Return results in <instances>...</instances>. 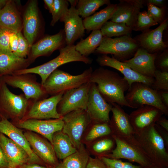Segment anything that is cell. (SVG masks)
Returning <instances> with one entry per match:
<instances>
[{
	"label": "cell",
	"mask_w": 168,
	"mask_h": 168,
	"mask_svg": "<svg viewBox=\"0 0 168 168\" xmlns=\"http://www.w3.org/2000/svg\"><path fill=\"white\" fill-rule=\"evenodd\" d=\"M146 2H147V4H151L160 7H166V1L164 0H146Z\"/></svg>",
	"instance_id": "obj_51"
},
{
	"label": "cell",
	"mask_w": 168,
	"mask_h": 168,
	"mask_svg": "<svg viewBox=\"0 0 168 168\" xmlns=\"http://www.w3.org/2000/svg\"><path fill=\"white\" fill-rule=\"evenodd\" d=\"M113 134V132L109 124L94 123L92 127L86 136L85 139L86 141L90 142Z\"/></svg>",
	"instance_id": "obj_36"
},
{
	"label": "cell",
	"mask_w": 168,
	"mask_h": 168,
	"mask_svg": "<svg viewBox=\"0 0 168 168\" xmlns=\"http://www.w3.org/2000/svg\"><path fill=\"white\" fill-rule=\"evenodd\" d=\"M0 77L7 85L21 90L28 99L37 101L46 98L48 96L32 73L13 74Z\"/></svg>",
	"instance_id": "obj_9"
},
{
	"label": "cell",
	"mask_w": 168,
	"mask_h": 168,
	"mask_svg": "<svg viewBox=\"0 0 168 168\" xmlns=\"http://www.w3.org/2000/svg\"><path fill=\"white\" fill-rule=\"evenodd\" d=\"M98 157L107 168H143L140 165H135L131 162H124L120 159L110 158L105 156Z\"/></svg>",
	"instance_id": "obj_40"
},
{
	"label": "cell",
	"mask_w": 168,
	"mask_h": 168,
	"mask_svg": "<svg viewBox=\"0 0 168 168\" xmlns=\"http://www.w3.org/2000/svg\"><path fill=\"white\" fill-rule=\"evenodd\" d=\"M52 144L57 157L59 159H64L77 150L68 136L62 130L54 133Z\"/></svg>",
	"instance_id": "obj_30"
},
{
	"label": "cell",
	"mask_w": 168,
	"mask_h": 168,
	"mask_svg": "<svg viewBox=\"0 0 168 168\" xmlns=\"http://www.w3.org/2000/svg\"><path fill=\"white\" fill-rule=\"evenodd\" d=\"M69 3L66 0H54V7L51 13L52 19L50 25L54 26L60 21L68 9Z\"/></svg>",
	"instance_id": "obj_38"
},
{
	"label": "cell",
	"mask_w": 168,
	"mask_h": 168,
	"mask_svg": "<svg viewBox=\"0 0 168 168\" xmlns=\"http://www.w3.org/2000/svg\"><path fill=\"white\" fill-rule=\"evenodd\" d=\"M1 117L0 116V119H1Z\"/></svg>",
	"instance_id": "obj_58"
},
{
	"label": "cell",
	"mask_w": 168,
	"mask_h": 168,
	"mask_svg": "<svg viewBox=\"0 0 168 168\" xmlns=\"http://www.w3.org/2000/svg\"><path fill=\"white\" fill-rule=\"evenodd\" d=\"M93 71L92 68L90 67L81 74L73 75L57 69L48 77L42 86L48 95H55L89 82Z\"/></svg>",
	"instance_id": "obj_5"
},
{
	"label": "cell",
	"mask_w": 168,
	"mask_h": 168,
	"mask_svg": "<svg viewBox=\"0 0 168 168\" xmlns=\"http://www.w3.org/2000/svg\"><path fill=\"white\" fill-rule=\"evenodd\" d=\"M9 44L11 51L15 53L17 49L18 37L16 33L12 31L9 37Z\"/></svg>",
	"instance_id": "obj_46"
},
{
	"label": "cell",
	"mask_w": 168,
	"mask_h": 168,
	"mask_svg": "<svg viewBox=\"0 0 168 168\" xmlns=\"http://www.w3.org/2000/svg\"><path fill=\"white\" fill-rule=\"evenodd\" d=\"M1 118L0 133L7 136L25 151L29 157V163H41L42 161L34 152L22 130L7 119L3 117H1Z\"/></svg>",
	"instance_id": "obj_22"
},
{
	"label": "cell",
	"mask_w": 168,
	"mask_h": 168,
	"mask_svg": "<svg viewBox=\"0 0 168 168\" xmlns=\"http://www.w3.org/2000/svg\"><path fill=\"white\" fill-rule=\"evenodd\" d=\"M157 91L162 102L168 107V91L161 90Z\"/></svg>",
	"instance_id": "obj_48"
},
{
	"label": "cell",
	"mask_w": 168,
	"mask_h": 168,
	"mask_svg": "<svg viewBox=\"0 0 168 168\" xmlns=\"http://www.w3.org/2000/svg\"><path fill=\"white\" fill-rule=\"evenodd\" d=\"M115 146V141L112 135H111L96 140L92 145V149L94 152L99 157L110 153Z\"/></svg>",
	"instance_id": "obj_35"
},
{
	"label": "cell",
	"mask_w": 168,
	"mask_h": 168,
	"mask_svg": "<svg viewBox=\"0 0 168 168\" xmlns=\"http://www.w3.org/2000/svg\"><path fill=\"white\" fill-rule=\"evenodd\" d=\"M34 101L27 99L23 93H12L0 77V116L17 122L23 120Z\"/></svg>",
	"instance_id": "obj_3"
},
{
	"label": "cell",
	"mask_w": 168,
	"mask_h": 168,
	"mask_svg": "<svg viewBox=\"0 0 168 168\" xmlns=\"http://www.w3.org/2000/svg\"><path fill=\"white\" fill-rule=\"evenodd\" d=\"M44 1L49 12L51 13L54 7V0H44Z\"/></svg>",
	"instance_id": "obj_53"
},
{
	"label": "cell",
	"mask_w": 168,
	"mask_h": 168,
	"mask_svg": "<svg viewBox=\"0 0 168 168\" xmlns=\"http://www.w3.org/2000/svg\"><path fill=\"white\" fill-rule=\"evenodd\" d=\"M68 2L70 3L71 7H75L77 5L78 2V0H68Z\"/></svg>",
	"instance_id": "obj_54"
},
{
	"label": "cell",
	"mask_w": 168,
	"mask_h": 168,
	"mask_svg": "<svg viewBox=\"0 0 168 168\" xmlns=\"http://www.w3.org/2000/svg\"><path fill=\"white\" fill-rule=\"evenodd\" d=\"M158 54L150 53L139 48L132 58L123 62L138 73L145 77L154 78L156 70L155 62Z\"/></svg>",
	"instance_id": "obj_19"
},
{
	"label": "cell",
	"mask_w": 168,
	"mask_h": 168,
	"mask_svg": "<svg viewBox=\"0 0 168 168\" xmlns=\"http://www.w3.org/2000/svg\"><path fill=\"white\" fill-rule=\"evenodd\" d=\"M147 6L148 13L158 24L162 23L166 18V7H159L150 4H147Z\"/></svg>",
	"instance_id": "obj_41"
},
{
	"label": "cell",
	"mask_w": 168,
	"mask_h": 168,
	"mask_svg": "<svg viewBox=\"0 0 168 168\" xmlns=\"http://www.w3.org/2000/svg\"><path fill=\"white\" fill-rule=\"evenodd\" d=\"M64 93L62 92L48 98L34 101L23 120L62 118L63 117L57 111V106Z\"/></svg>",
	"instance_id": "obj_14"
},
{
	"label": "cell",
	"mask_w": 168,
	"mask_h": 168,
	"mask_svg": "<svg viewBox=\"0 0 168 168\" xmlns=\"http://www.w3.org/2000/svg\"><path fill=\"white\" fill-rule=\"evenodd\" d=\"M16 34L18 37V44L17 50L14 54L19 57L25 58L29 54L30 47L29 43L21 32Z\"/></svg>",
	"instance_id": "obj_42"
},
{
	"label": "cell",
	"mask_w": 168,
	"mask_h": 168,
	"mask_svg": "<svg viewBox=\"0 0 168 168\" xmlns=\"http://www.w3.org/2000/svg\"><path fill=\"white\" fill-rule=\"evenodd\" d=\"M31 63L28 58L19 57L12 52L0 51V77L27 68Z\"/></svg>",
	"instance_id": "obj_28"
},
{
	"label": "cell",
	"mask_w": 168,
	"mask_h": 168,
	"mask_svg": "<svg viewBox=\"0 0 168 168\" xmlns=\"http://www.w3.org/2000/svg\"><path fill=\"white\" fill-rule=\"evenodd\" d=\"M59 54L55 58L42 65L20 70L13 74H36L41 79L42 85L48 77L59 66L73 62H81L86 64L92 63L91 58L82 55L75 49V45H66L59 50Z\"/></svg>",
	"instance_id": "obj_4"
},
{
	"label": "cell",
	"mask_w": 168,
	"mask_h": 168,
	"mask_svg": "<svg viewBox=\"0 0 168 168\" xmlns=\"http://www.w3.org/2000/svg\"><path fill=\"white\" fill-rule=\"evenodd\" d=\"M125 97L131 108L150 105L160 110L164 114L168 115V107L162 102L158 91L143 83H133Z\"/></svg>",
	"instance_id": "obj_7"
},
{
	"label": "cell",
	"mask_w": 168,
	"mask_h": 168,
	"mask_svg": "<svg viewBox=\"0 0 168 168\" xmlns=\"http://www.w3.org/2000/svg\"><path fill=\"white\" fill-rule=\"evenodd\" d=\"M48 168H55V167L54 166H48Z\"/></svg>",
	"instance_id": "obj_57"
},
{
	"label": "cell",
	"mask_w": 168,
	"mask_h": 168,
	"mask_svg": "<svg viewBox=\"0 0 168 168\" xmlns=\"http://www.w3.org/2000/svg\"><path fill=\"white\" fill-rule=\"evenodd\" d=\"M66 45L64 30L61 29L58 33L46 35L33 44L27 58L31 63L38 57L49 56L54 51Z\"/></svg>",
	"instance_id": "obj_15"
},
{
	"label": "cell",
	"mask_w": 168,
	"mask_h": 168,
	"mask_svg": "<svg viewBox=\"0 0 168 168\" xmlns=\"http://www.w3.org/2000/svg\"><path fill=\"white\" fill-rule=\"evenodd\" d=\"M139 48L135 40L130 35L114 38L104 37L94 53L111 54L116 59L123 62L133 56Z\"/></svg>",
	"instance_id": "obj_8"
},
{
	"label": "cell",
	"mask_w": 168,
	"mask_h": 168,
	"mask_svg": "<svg viewBox=\"0 0 168 168\" xmlns=\"http://www.w3.org/2000/svg\"><path fill=\"white\" fill-rule=\"evenodd\" d=\"M12 31L0 27V51L11 52L9 44V37Z\"/></svg>",
	"instance_id": "obj_44"
},
{
	"label": "cell",
	"mask_w": 168,
	"mask_h": 168,
	"mask_svg": "<svg viewBox=\"0 0 168 168\" xmlns=\"http://www.w3.org/2000/svg\"><path fill=\"white\" fill-rule=\"evenodd\" d=\"M0 27L17 33L23 29L22 19L14 1L8 0L0 10Z\"/></svg>",
	"instance_id": "obj_27"
},
{
	"label": "cell",
	"mask_w": 168,
	"mask_h": 168,
	"mask_svg": "<svg viewBox=\"0 0 168 168\" xmlns=\"http://www.w3.org/2000/svg\"><path fill=\"white\" fill-rule=\"evenodd\" d=\"M0 146L8 163L9 168H19L23 164L29 163V157L25 151L1 133Z\"/></svg>",
	"instance_id": "obj_25"
},
{
	"label": "cell",
	"mask_w": 168,
	"mask_h": 168,
	"mask_svg": "<svg viewBox=\"0 0 168 168\" xmlns=\"http://www.w3.org/2000/svg\"><path fill=\"white\" fill-rule=\"evenodd\" d=\"M60 21L64 23L66 45L74 44L84 36L85 29L82 20L75 7L69 8Z\"/></svg>",
	"instance_id": "obj_23"
},
{
	"label": "cell",
	"mask_w": 168,
	"mask_h": 168,
	"mask_svg": "<svg viewBox=\"0 0 168 168\" xmlns=\"http://www.w3.org/2000/svg\"><path fill=\"white\" fill-rule=\"evenodd\" d=\"M89 82L96 84L99 93L109 103L131 108L124 95L129 85L117 72L100 67L93 71Z\"/></svg>",
	"instance_id": "obj_1"
},
{
	"label": "cell",
	"mask_w": 168,
	"mask_h": 168,
	"mask_svg": "<svg viewBox=\"0 0 168 168\" xmlns=\"http://www.w3.org/2000/svg\"><path fill=\"white\" fill-rule=\"evenodd\" d=\"M154 125L156 129L163 140L166 147L168 150V132L156 123Z\"/></svg>",
	"instance_id": "obj_47"
},
{
	"label": "cell",
	"mask_w": 168,
	"mask_h": 168,
	"mask_svg": "<svg viewBox=\"0 0 168 168\" xmlns=\"http://www.w3.org/2000/svg\"><path fill=\"white\" fill-rule=\"evenodd\" d=\"M117 4H110L105 8L82 20L87 32L100 30L105 23L110 19L115 11Z\"/></svg>",
	"instance_id": "obj_29"
},
{
	"label": "cell",
	"mask_w": 168,
	"mask_h": 168,
	"mask_svg": "<svg viewBox=\"0 0 168 168\" xmlns=\"http://www.w3.org/2000/svg\"><path fill=\"white\" fill-rule=\"evenodd\" d=\"M103 38L100 30H93L86 38L81 39L75 45V49L82 55L88 57L95 52L101 44Z\"/></svg>",
	"instance_id": "obj_32"
},
{
	"label": "cell",
	"mask_w": 168,
	"mask_h": 168,
	"mask_svg": "<svg viewBox=\"0 0 168 168\" xmlns=\"http://www.w3.org/2000/svg\"><path fill=\"white\" fill-rule=\"evenodd\" d=\"M146 2L144 0H120L111 21L123 23L133 30L141 9Z\"/></svg>",
	"instance_id": "obj_16"
},
{
	"label": "cell",
	"mask_w": 168,
	"mask_h": 168,
	"mask_svg": "<svg viewBox=\"0 0 168 168\" xmlns=\"http://www.w3.org/2000/svg\"><path fill=\"white\" fill-rule=\"evenodd\" d=\"M90 156L83 144L81 143L74 153L67 157L55 166V168H86Z\"/></svg>",
	"instance_id": "obj_31"
},
{
	"label": "cell",
	"mask_w": 168,
	"mask_h": 168,
	"mask_svg": "<svg viewBox=\"0 0 168 168\" xmlns=\"http://www.w3.org/2000/svg\"><path fill=\"white\" fill-rule=\"evenodd\" d=\"M156 123L168 132V120L165 117L162 116Z\"/></svg>",
	"instance_id": "obj_50"
},
{
	"label": "cell",
	"mask_w": 168,
	"mask_h": 168,
	"mask_svg": "<svg viewBox=\"0 0 168 168\" xmlns=\"http://www.w3.org/2000/svg\"><path fill=\"white\" fill-rule=\"evenodd\" d=\"M91 84L89 82L65 92L57 105L58 113L63 117L73 111L86 110Z\"/></svg>",
	"instance_id": "obj_11"
},
{
	"label": "cell",
	"mask_w": 168,
	"mask_h": 168,
	"mask_svg": "<svg viewBox=\"0 0 168 168\" xmlns=\"http://www.w3.org/2000/svg\"><path fill=\"white\" fill-rule=\"evenodd\" d=\"M104 37L112 38L130 35L133 30L123 23L107 21L100 29Z\"/></svg>",
	"instance_id": "obj_33"
},
{
	"label": "cell",
	"mask_w": 168,
	"mask_h": 168,
	"mask_svg": "<svg viewBox=\"0 0 168 168\" xmlns=\"http://www.w3.org/2000/svg\"><path fill=\"white\" fill-rule=\"evenodd\" d=\"M37 2L32 0L29 2L24 12L22 19L24 36L31 48L37 36L40 27Z\"/></svg>",
	"instance_id": "obj_24"
},
{
	"label": "cell",
	"mask_w": 168,
	"mask_h": 168,
	"mask_svg": "<svg viewBox=\"0 0 168 168\" xmlns=\"http://www.w3.org/2000/svg\"><path fill=\"white\" fill-rule=\"evenodd\" d=\"M35 153L48 166H56L58 163L53 146L47 140L30 131L24 133Z\"/></svg>",
	"instance_id": "obj_21"
},
{
	"label": "cell",
	"mask_w": 168,
	"mask_h": 168,
	"mask_svg": "<svg viewBox=\"0 0 168 168\" xmlns=\"http://www.w3.org/2000/svg\"><path fill=\"white\" fill-rule=\"evenodd\" d=\"M112 105V115L109 124L113 134L124 137L134 136L135 133L130 122L129 114L120 105L116 104Z\"/></svg>",
	"instance_id": "obj_26"
},
{
	"label": "cell",
	"mask_w": 168,
	"mask_h": 168,
	"mask_svg": "<svg viewBox=\"0 0 168 168\" xmlns=\"http://www.w3.org/2000/svg\"><path fill=\"white\" fill-rule=\"evenodd\" d=\"M137 109L129 114L135 134L156 123L164 114L160 110L150 105H145Z\"/></svg>",
	"instance_id": "obj_20"
},
{
	"label": "cell",
	"mask_w": 168,
	"mask_h": 168,
	"mask_svg": "<svg viewBox=\"0 0 168 168\" xmlns=\"http://www.w3.org/2000/svg\"><path fill=\"white\" fill-rule=\"evenodd\" d=\"M158 24V23L149 15L147 11H143L139 13L133 30L142 32L149 29L151 27Z\"/></svg>",
	"instance_id": "obj_37"
},
{
	"label": "cell",
	"mask_w": 168,
	"mask_h": 168,
	"mask_svg": "<svg viewBox=\"0 0 168 168\" xmlns=\"http://www.w3.org/2000/svg\"><path fill=\"white\" fill-rule=\"evenodd\" d=\"M86 168H107L103 161L98 157H90Z\"/></svg>",
	"instance_id": "obj_45"
},
{
	"label": "cell",
	"mask_w": 168,
	"mask_h": 168,
	"mask_svg": "<svg viewBox=\"0 0 168 168\" xmlns=\"http://www.w3.org/2000/svg\"><path fill=\"white\" fill-rule=\"evenodd\" d=\"M116 146L111 152L105 156L114 159H126L144 168L154 165L145 153L134 135L124 137L112 134Z\"/></svg>",
	"instance_id": "obj_6"
},
{
	"label": "cell",
	"mask_w": 168,
	"mask_h": 168,
	"mask_svg": "<svg viewBox=\"0 0 168 168\" xmlns=\"http://www.w3.org/2000/svg\"><path fill=\"white\" fill-rule=\"evenodd\" d=\"M111 4L109 0H79L76 9L84 19L94 13L100 7Z\"/></svg>",
	"instance_id": "obj_34"
},
{
	"label": "cell",
	"mask_w": 168,
	"mask_h": 168,
	"mask_svg": "<svg viewBox=\"0 0 168 168\" xmlns=\"http://www.w3.org/2000/svg\"><path fill=\"white\" fill-rule=\"evenodd\" d=\"M19 168H48V166H41L37 163H27Z\"/></svg>",
	"instance_id": "obj_52"
},
{
	"label": "cell",
	"mask_w": 168,
	"mask_h": 168,
	"mask_svg": "<svg viewBox=\"0 0 168 168\" xmlns=\"http://www.w3.org/2000/svg\"><path fill=\"white\" fill-rule=\"evenodd\" d=\"M112 105L108 103L98 91L96 85L91 83L86 110L94 123L109 124Z\"/></svg>",
	"instance_id": "obj_12"
},
{
	"label": "cell",
	"mask_w": 168,
	"mask_h": 168,
	"mask_svg": "<svg viewBox=\"0 0 168 168\" xmlns=\"http://www.w3.org/2000/svg\"><path fill=\"white\" fill-rule=\"evenodd\" d=\"M0 168H9L8 165L0 146Z\"/></svg>",
	"instance_id": "obj_49"
},
{
	"label": "cell",
	"mask_w": 168,
	"mask_h": 168,
	"mask_svg": "<svg viewBox=\"0 0 168 168\" xmlns=\"http://www.w3.org/2000/svg\"><path fill=\"white\" fill-rule=\"evenodd\" d=\"M168 26V18H166L160 25L154 29H148L133 38L142 48L150 53H159L167 49L168 46L163 39L164 31Z\"/></svg>",
	"instance_id": "obj_13"
},
{
	"label": "cell",
	"mask_w": 168,
	"mask_h": 168,
	"mask_svg": "<svg viewBox=\"0 0 168 168\" xmlns=\"http://www.w3.org/2000/svg\"><path fill=\"white\" fill-rule=\"evenodd\" d=\"M63 125L62 118L46 120L30 119L17 122V126L19 128L40 134L47 139L51 144L54 134L62 130Z\"/></svg>",
	"instance_id": "obj_17"
},
{
	"label": "cell",
	"mask_w": 168,
	"mask_h": 168,
	"mask_svg": "<svg viewBox=\"0 0 168 168\" xmlns=\"http://www.w3.org/2000/svg\"><path fill=\"white\" fill-rule=\"evenodd\" d=\"M143 168H168V167L160 166L155 165H153L150 166Z\"/></svg>",
	"instance_id": "obj_56"
},
{
	"label": "cell",
	"mask_w": 168,
	"mask_h": 168,
	"mask_svg": "<svg viewBox=\"0 0 168 168\" xmlns=\"http://www.w3.org/2000/svg\"><path fill=\"white\" fill-rule=\"evenodd\" d=\"M155 124L135 134L134 136L154 165L168 167V150L156 129Z\"/></svg>",
	"instance_id": "obj_2"
},
{
	"label": "cell",
	"mask_w": 168,
	"mask_h": 168,
	"mask_svg": "<svg viewBox=\"0 0 168 168\" xmlns=\"http://www.w3.org/2000/svg\"><path fill=\"white\" fill-rule=\"evenodd\" d=\"M63 125L62 131L69 137L77 149L80 147L81 138L91 120L86 110H78L63 116Z\"/></svg>",
	"instance_id": "obj_10"
},
{
	"label": "cell",
	"mask_w": 168,
	"mask_h": 168,
	"mask_svg": "<svg viewBox=\"0 0 168 168\" xmlns=\"http://www.w3.org/2000/svg\"><path fill=\"white\" fill-rule=\"evenodd\" d=\"M8 0H0V10L2 9L6 5Z\"/></svg>",
	"instance_id": "obj_55"
},
{
	"label": "cell",
	"mask_w": 168,
	"mask_h": 168,
	"mask_svg": "<svg viewBox=\"0 0 168 168\" xmlns=\"http://www.w3.org/2000/svg\"><path fill=\"white\" fill-rule=\"evenodd\" d=\"M154 81L151 86L154 90L168 91V72L156 69L155 72Z\"/></svg>",
	"instance_id": "obj_39"
},
{
	"label": "cell",
	"mask_w": 168,
	"mask_h": 168,
	"mask_svg": "<svg viewBox=\"0 0 168 168\" xmlns=\"http://www.w3.org/2000/svg\"><path fill=\"white\" fill-rule=\"evenodd\" d=\"M156 69L168 72V50L166 49L158 54L155 62Z\"/></svg>",
	"instance_id": "obj_43"
},
{
	"label": "cell",
	"mask_w": 168,
	"mask_h": 168,
	"mask_svg": "<svg viewBox=\"0 0 168 168\" xmlns=\"http://www.w3.org/2000/svg\"><path fill=\"white\" fill-rule=\"evenodd\" d=\"M96 61L101 66L110 67L121 72L128 82L129 87L133 83L136 82L142 83L151 87L154 82V78L145 77L138 73L124 62L116 59L113 55L110 57L107 54H103L99 56Z\"/></svg>",
	"instance_id": "obj_18"
}]
</instances>
